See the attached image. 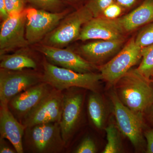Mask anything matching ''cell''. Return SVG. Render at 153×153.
I'll list each match as a JSON object with an SVG mask.
<instances>
[{"label": "cell", "instance_id": "4", "mask_svg": "<svg viewBox=\"0 0 153 153\" xmlns=\"http://www.w3.org/2000/svg\"><path fill=\"white\" fill-rule=\"evenodd\" d=\"M94 18L87 6L68 14L57 27L44 38L42 44L62 48L77 40L83 25Z\"/></svg>", "mask_w": 153, "mask_h": 153}, {"label": "cell", "instance_id": "26", "mask_svg": "<svg viewBox=\"0 0 153 153\" xmlns=\"http://www.w3.org/2000/svg\"><path fill=\"white\" fill-rule=\"evenodd\" d=\"M97 152L94 141L89 137L82 140L74 152L76 153H95Z\"/></svg>", "mask_w": 153, "mask_h": 153}, {"label": "cell", "instance_id": "10", "mask_svg": "<svg viewBox=\"0 0 153 153\" xmlns=\"http://www.w3.org/2000/svg\"><path fill=\"white\" fill-rule=\"evenodd\" d=\"M26 21L25 10L20 13L10 15L3 21L0 31V56L30 45L25 35Z\"/></svg>", "mask_w": 153, "mask_h": 153}, {"label": "cell", "instance_id": "20", "mask_svg": "<svg viewBox=\"0 0 153 153\" xmlns=\"http://www.w3.org/2000/svg\"><path fill=\"white\" fill-rule=\"evenodd\" d=\"M107 140L103 153H119L122 152L123 146L120 134V131L117 126L110 124L105 129Z\"/></svg>", "mask_w": 153, "mask_h": 153}, {"label": "cell", "instance_id": "15", "mask_svg": "<svg viewBox=\"0 0 153 153\" xmlns=\"http://www.w3.org/2000/svg\"><path fill=\"white\" fill-rule=\"evenodd\" d=\"M26 128L16 118L8 105H1L0 133L1 137L8 140L18 153L24 152L23 138Z\"/></svg>", "mask_w": 153, "mask_h": 153}, {"label": "cell", "instance_id": "18", "mask_svg": "<svg viewBox=\"0 0 153 153\" xmlns=\"http://www.w3.org/2000/svg\"><path fill=\"white\" fill-rule=\"evenodd\" d=\"M0 60V68L2 69L13 71L26 69L37 70L38 67L36 60L25 52L1 55Z\"/></svg>", "mask_w": 153, "mask_h": 153}, {"label": "cell", "instance_id": "19", "mask_svg": "<svg viewBox=\"0 0 153 153\" xmlns=\"http://www.w3.org/2000/svg\"><path fill=\"white\" fill-rule=\"evenodd\" d=\"M88 115L94 125L99 129L104 127L106 110L104 101L97 92L91 91L88 101Z\"/></svg>", "mask_w": 153, "mask_h": 153}, {"label": "cell", "instance_id": "29", "mask_svg": "<svg viewBox=\"0 0 153 153\" xmlns=\"http://www.w3.org/2000/svg\"><path fill=\"white\" fill-rule=\"evenodd\" d=\"M5 138L1 137L0 138V153H17L15 149H13L10 146L6 141Z\"/></svg>", "mask_w": 153, "mask_h": 153}, {"label": "cell", "instance_id": "11", "mask_svg": "<svg viewBox=\"0 0 153 153\" xmlns=\"http://www.w3.org/2000/svg\"><path fill=\"white\" fill-rule=\"evenodd\" d=\"M75 87L66 89L63 93V109L60 126L66 144L73 135L79 123L83 102V96Z\"/></svg>", "mask_w": 153, "mask_h": 153}, {"label": "cell", "instance_id": "12", "mask_svg": "<svg viewBox=\"0 0 153 153\" xmlns=\"http://www.w3.org/2000/svg\"><path fill=\"white\" fill-rule=\"evenodd\" d=\"M37 51L45 55L50 63L59 67L79 73L93 72L96 66L81 55L69 49H63L41 44L36 47Z\"/></svg>", "mask_w": 153, "mask_h": 153}, {"label": "cell", "instance_id": "27", "mask_svg": "<svg viewBox=\"0 0 153 153\" xmlns=\"http://www.w3.org/2000/svg\"><path fill=\"white\" fill-rule=\"evenodd\" d=\"M123 8V7L116 0H114L113 3L105 9L102 13V15L107 19H117L122 12Z\"/></svg>", "mask_w": 153, "mask_h": 153}, {"label": "cell", "instance_id": "31", "mask_svg": "<svg viewBox=\"0 0 153 153\" xmlns=\"http://www.w3.org/2000/svg\"><path fill=\"white\" fill-rule=\"evenodd\" d=\"M9 15L7 10L4 0H0V17L3 21L9 17Z\"/></svg>", "mask_w": 153, "mask_h": 153}, {"label": "cell", "instance_id": "28", "mask_svg": "<svg viewBox=\"0 0 153 153\" xmlns=\"http://www.w3.org/2000/svg\"><path fill=\"white\" fill-rule=\"evenodd\" d=\"M144 135L147 142L146 152L153 153V129L145 131Z\"/></svg>", "mask_w": 153, "mask_h": 153}, {"label": "cell", "instance_id": "6", "mask_svg": "<svg viewBox=\"0 0 153 153\" xmlns=\"http://www.w3.org/2000/svg\"><path fill=\"white\" fill-rule=\"evenodd\" d=\"M44 82L43 74L36 70L0 69V102L8 105L13 97L34 85Z\"/></svg>", "mask_w": 153, "mask_h": 153}, {"label": "cell", "instance_id": "3", "mask_svg": "<svg viewBox=\"0 0 153 153\" xmlns=\"http://www.w3.org/2000/svg\"><path fill=\"white\" fill-rule=\"evenodd\" d=\"M23 146L36 153H58L66 146L58 123L41 124L27 128L25 131Z\"/></svg>", "mask_w": 153, "mask_h": 153}, {"label": "cell", "instance_id": "16", "mask_svg": "<svg viewBox=\"0 0 153 153\" xmlns=\"http://www.w3.org/2000/svg\"><path fill=\"white\" fill-rule=\"evenodd\" d=\"M124 42L123 38L102 40L82 45L79 49L82 57L94 64L100 63L115 54Z\"/></svg>", "mask_w": 153, "mask_h": 153}, {"label": "cell", "instance_id": "14", "mask_svg": "<svg viewBox=\"0 0 153 153\" xmlns=\"http://www.w3.org/2000/svg\"><path fill=\"white\" fill-rule=\"evenodd\" d=\"M124 33V32L117 19L96 17L92 18L83 25L76 40H115L123 38Z\"/></svg>", "mask_w": 153, "mask_h": 153}, {"label": "cell", "instance_id": "25", "mask_svg": "<svg viewBox=\"0 0 153 153\" xmlns=\"http://www.w3.org/2000/svg\"><path fill=\"white\" fill-rule=\"evenodd\" d=\"M6 9L9 16L20 13L25 10V0H4Z\"/></svg>", "mask_w": 153, "mask_h": 153}, {"label": "cell", "instance_id": "32", "mask_svg": "<svg viewBox=\"0 0 153 153\" xmlns=\"http://www.w3.org/2000/svg\"><path fill=\"white\" fill-rule=\"evenodd\" d=\"M64 2L73 6L80 7L84 5L87 0H62Z\"/></svg>", "mask_w": 153, "mask_h": 153}, {"label": "cell", "instance_id": "1", "mask_svg": "<svg viewBox=\"0 0 153 153\" xmlns=\"http://www.w3.org/2000/svg\"><path fill=\"white\" fill-rule=\"evenodd\" d=\"M114 85L121 101L133 111L143 114L153 105L152 82L137 68L131 69Z\"/></svg>", "mask_w": 153, "mask_h": 153}, {"label": "cell", "instance_id": "22", "mask_svg": "<svg viewBox=\"0 0 153 153\" xmlns=\"http://www.w3.org/2000/svg\"><path fill=\"white\" fill-rule=\"evenodd\" d=\"M36 9L49 12L57 13L62 12L64 3L62 0H27Z\"/></svg>", "mask_w": 153, "mask_h": 153}, {"label": "cell", "instance_id": "23", "mask_svg": "<svg viewBox=\"0 0 153 153\" xmlns=\"http://www.w3.org/2000/svg\"><path fill=\"white\" fill-rule=\"evenodd\" d=\"M135 41L137 45L142 48L153 44V22L141 30Z\"/></svg>", "mask_w": 153, "mask_h": 153}, {"label": "cell", "instance_id": "8", "mask_svg": "<svg viewBox=\"0 0 153 153\" xmlns=\"http://www.w3.org/2000/svg\"><path fill=\"white\" fill-rule=\"evenodd\" d=\"M25 10L27 14L25 35L30 45L42 41L68 14L66 10L57 13L36 8Z\"/></svg>", "mask_w": 153, "mask_h": 153}, {"label": "cell", "instance_id": "9", "mask_svg": "<svg viewBox=\"0 0 153 153\" xmlns=\"http://www.w3.org/2000/svg\"><path fill=\"white\" fill-rule=\"evenodd\" d=\"M63 91L53 88L21 123L26 128L41 124L60 123L63 109Z\"/></svg>", "mask_w": 153, "mask_h": 153}, {"label": "cell", "instance_id": "24", "mask_svg": "<svg viewBox=\"0 0 153 153\" xmlns=\"http://www.w3.org/2000/svg\"><path fill=\"white\" fill-rule=\"evenodd\" d=\"M114 0H87L85 4L93 14L94 18L101 17L102 13Z\"/></svg>", "mask_w": 153, "mask_h": 153}, {"label": "cell", "instance_id": "17", "mask_svg": "<svg viewBox=\"0 0 153 153\" xmlns=\"http://www.w3.org/2000/svg\"><path fill=\"white\" fill-rule=\"evenodd\" d=\"M117 21L125 33L131 32L153 22V0H143L136 9Z\"/></svg>", "mask_w": 153, "mask_h": 153}, {"label": "cell", "instance_id": "30", "mask_svg": "<svg viewBox=\"0 0 153 153\" xmlns=\"http://www.w3.org/2000/svg\"><path fill=\"white\" fill-rule=\"evenodd\" d=\"M123 8H128L134 5L139 0H116Z\"/></svg>", "mask_w": 153, "mask_h": 153}, {"label": "cell", "instance_id": "5", "mask_svg": "<svg viewBox=\"0 0 153 153\" xmlns=\"http://www.w3.org/2000/svg\"><path fill=\"white\" fill-rule=\"evenodd\" d=\"M116 120L120 132L128 138L136 149L143 147L144 139L143 133V114L133 111L122 103L115 90L110 95Z\"/></svg>", "mask_w": 153, "mask_h": 153}, {"label": "cell", "instance_id": "34", "mask_svg": "<svg viewBox=\"0 0 153 153\" xmlns=\"http://www.w3.org/2000/svg\"><path fill=\"white\" fill-rule=\"evenodd\" d=\"M152 77H153V80H152V82H153V76H152Z\"/></svg>", "mask_w": 153, "mask_h": 153}, {"label": "cell", "instance_id": "2", "mask_svg": "<svg viewBox=\"0 0 153 153\" xmlns=\"http://www.w3.org/2000/svg\"><path fill=\"white\" fill-rule=\"evenodd\" d=\"M43 81L61 91L75 87L97 92L100 81L103 79L101 74L79 73L59 67L46 60L43 61Z\"/></svg>", "mask_w": 153, "mask_h": 153}, {"label": "cell", "instance_id": "33", "mask_svg": "<svg viewBox=\"0 0 153 153\" xmlns=\"http://www.w3.org/2000/svg\"><path fill=\"white\" fill-rule=\"evenodd\" d=\"M147 111L150 120L153 123V105L148 109Z\"/></svg>", "mask_w": 153, "mask_h": 153}, {"label": "cell", "instance_id": "21", "mask_svg": "<svg viewBox=\"0 0 153 153\" xmlns=\"http://www.w3.org/2000/svg\"><path fill=\"white\" fill-rule=\"evenodd\" d=\"M142 60L137 68L141 74L148 79L153 76V44L142 49Z\"/></svg>", "mask_w": 153, "mask_h": 153}, {"label": "cell", "instance_id": "13", "mask_svg": "<svg viewBox=\"0 0 153 153\" xmlns=\"http://www.w3.org/2000/svg\"><path fill=\"white\" fill-rule=\"evenodd\" d=\"M53 88L47 82L38 83L13 97L8 104L9 108L21 123Z\"/></svg>", "mask_w": 153, "mask_h": 153}, {"label": "cell", "instance_id": "7", "mask_svg": "<svg viewBox=\"0 0 153 153\" xmlns=\"http://www.w3.org/2000/svg\"><path fill=\"white\" fill-rule=\"evenodd\" d=\"M142 49L136 43L135 38L130 39L117 55L100 67L103 79L110 85H115L142 57Z\"/></svg>", "mask_w": 153, "mask_h": 153}]
</instances>
